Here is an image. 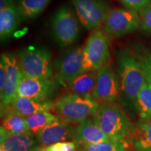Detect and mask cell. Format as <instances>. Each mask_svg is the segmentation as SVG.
Instances as JSON below:
<instances>
[{"instance_id": "6da1fadb", "label": "cell", "mask_w": 151, "mask_h": 151, "mask_svg": "<svg viewBox=\"0 0 151 151\" xmlns=\"http://www.w3.org/2000/svg\"><path fill=\"white\" fill-rule=\"evenodd\" d=\"M116 60L120 92L126 102L136 107L138 94L146 82L142 67L134 51L127 48L117 52Z\"/></svg>"}, {"instance_id": "7a4b0ae2", "label": "cell", "mask_w": 151, "mask_h": 151, "mask_svg": "<svg viewBox=\"0 0 151 151\" xmlns=\"http://www.w3.org/2000/svg\"><path fill=\"white\" fill-rule=\"evenodd\" d=\"M99 105L92 97L69 93L61 96L55 101L54 109L63 121L69 124H79L95 116Z\"/></svg>"}, {"instance_id": "3957f363", "label": "cell", "mask_w": 151, "mask_h": 151, "mask_svg": "<svg viewBox=\"0 0 151 151\" xmlns=\"http://www.w3.org/2000/svg\"><path fill=\"white\" fill-rule=\"evenodd\" d=\"M94 118L110 140L122 141L134 132L129 118L114 103L101 104Z\"/></svg>"}, {"instance_id": "277c9868", "label": "cell", "mask_w": 151, "mask_h": 151, "mask_svg": "<svg viewBox=\"0 0 151 151\" xmlns=\"http://www.w3.org/2000/svg\"><path fill=\"white\" fill-rule=\"evenodd\" d=\"M21 71L32 78H53L51 52L43 46L24 47L18 52Z\"/></svg>"}, {"instance_id": "5b68a950", "label": "cell", "mask_w": 151, "mask_h": 151, "mask_svg": "<svg viewBox=\"0 0 151 151\" xmlns=\"http://www.w3.org/2000/svg\"><path fill=\"white\" fill-rule=\"evenodd\" d=\"M52 37L62 48L69 46L80 37V22L72 7L62 6L55 13L51 20Z\"/></svg>"}, {"instance_id": "8992f818", "label": "cell", "mask_w": 151, "mask_h": 151, "mask_svg": "<svg viewBox=\"0 0 151 151\" xmlns=\"http://www.w3.org/2000/svg\"><path fill=\"white\" fill-rule=\"evenodd\" d=\"M83 48L76 46L66 49L53 61L56 80L67 85L83 70Z\"/></svg>"}, {"instance_id": "52a82bcc", "label": "cell", "mask_w": 151, "mask_h": 151, "mask_svg": "<svg viewBox=\"0 0 151 151\" xmlns=\"http://www.w3.org/2000/svg\"><path fill=\"white\" fill-rule=\"evenodd\" d=\"M84 71H98L108 62L109 48L107 38L101 29H94L83 50Z\"/></svg>"}, {"instance_id": "ba28073f", "label": "cell", "mask_w": 151, "mask_h": 151, "mask_svg": "<svg viewBox=\"0 0 151 151\" xmlns=\"http://www.w3.org/2000/svg\"><path fill=\"white\" fill-rule=\"evenodd\" d=\"M79 22L86 29H97L110 10L105 0H71Z\"/></svg>"}, {"instance_id": "9c48e42d", "label": "cell", "mask_w": 151, "mask_h": 151, "mask_svg": "<svg viewBox=\"0 0 151 151\" xmlns=\"http://www.w3.org/2000/svg\"><path fill=\"white\" fill-rule=\"evenodd\" d=\"M58 81L27 76L21 71L17 95L39 101H50L58 91Z\"/></svg>"}, {"instance_id": "30bf717a", "label": "cell", "mask_w": 151, "mask_h": 151, "mask_svg": "<svg viewBox=\"0 0 151 151\" xmlns=\"http://www.w3.org/2000/svg\"><path fill=\"white\" fill-rule=\"evenodd\" d=\"M103 24L107 34L120 37L140 27V17L138 13L129 9H112L107 13Z\"/></svg>"}, {"instance_id": "8fae6325", "label": "cell", "mask_w": 151, "mask_h": 151, "mask_svg": "<svg viewBox=\"0 0 151 151\" xmlns=\"http://www.w3.org/2000/svg\"><path fill=\"white\" fill-rule=\"evenodd\" d=\"M120 92V83L112 67L106 62L97 74V82L92 98L103 103H115Z\"/></svg>"}, {"instance_id": "7c38bea8", "label": "cell", "mask_w": 151, "mask_h": 151, "mask_svg": "<svg viewBox=\"0 0 151 151\" xmlns=\"http://www.w3.org/2000/svg\"><path fill=\"white\" fill-rule=\"evenodd\" d=\"M5 62L6 69V83L1 97V106H6L17 96L18 86L20 81L21 69L20 62L16 55L11 52H5L1 55Z\"/></svg>"}, {"instance_id": "4fadbf2b", "label": "cell", "mask_w": 151, "mask_h": 151, "mask_svg": "<svg viewBox=\"0 0 151 151\" xmlns=\"http://www.w3.org/2000/svg\"><path fill=\"white\" fill-rule=\"evenodd\" d=\"M76 128L61 119L48 124L36 135L41 146L47 147L55 143L66 141H73Z\"/></svg>"}, {"instance_id": "5bb4252c", "label": "cell", "mask_w": 151, "mask_h": 151, "mask_svg": "<svg viewBox=\"0 0 151 151\" xmlns=\"http://www.w3.org/2000/svg\"><path fill=\"white\" fill-rule=\"evenodd\" d=\"M109 141H110L109 138L99 127L94 117L79 123L76 128L73 142L76 144L78 148Z\"/></svg>"}, {"instance_id": "9a60e30c", "label": "cell", "mask_w": 151, "mask_h": 151, "mask_svg": "<svg viewBox=\"0 0 151 151\" xmlns=\"http://www.w3.org/2000/svg\"><path fill=\"white\" fill-rule=\"evenodd\" d=\"M39 144L37 138L32 134H21L0 128V149L4 151H30Z\"/></svg>"}, {"instance_id": "2e32d148", "label": "cell", "mask_w": 151, "mask_h": 151, "mask_svg": "<svg viewBox=\"0 0 151 151\" xmlns=\"http://www.w3.org/2000/svg\"><path fill=\"white\" fill-rule=\"evenodd\" d=\"M6 106L25 118L36 113L54 109V102L51 101H39L17 95Z\"/></svg>"}, {"instance_id": "e0dca14e", "label": "cell", "mask_w": 151, "mask_h": 151, "mask_svg": "<svg viewBox=\"0 0 151 151\" xmlns=\"http://www.w3.org/2000/svg\"><path fill=\"white\" fill-rule=\"evenodd\" d=\"M97 71H85L67 86L73 94L92 97L97 82Z\"/></svg>"}, {"instance_id": "ac0fdd59", "label": "cell", "mask_w": 151, "mask_h": 151, "mask_svg": "<svg viewBox=\"0 0 151 151\" xmlns=\"http://www.w3.org/2000/svg\"><path fill=\"white\" fill-rule=\"evenodd\" d=\"M21 20L16 4L0 11V37L1 40L9 38L18 27Z\"/></svg>"}, {"instance_id": "d6986e66", "label": "cell", "mask_w": 151, "mask_h": 151, "mask_svg": "<svg viewBox=\"0 0 151 151\" xmlns=\"http://www.w3.org/2000/svg\"><path fill=\"white\" fill-rule=\"evenodd\" d=\"M1 114L3 113L4 115L1 127L4 128L6 131L21 134H31L24 117L14 112L8 106H1Z\"/></svg>"}, {"instance_id": "ffe728a7", "label": "cell", "mask_w": 151, "mask_h": 151, "mask_svg": "<svg viewBox=\"0 0 151 151\" xmlns=\"http://www.w3.org/2000/svg\"><path fill=\"white\" fill-rule=\"evenodd\" d=\"M51 0H16L21 20L33 19L41 14Z\"/></svg>"}, {"instance_id": "44dd1931", "label": "cell", "mask_w": 151, "mask_h": 151, "mask_svg": "<svg viewBox=\"0 0 151 151\" xmlns=\"http://www.w3.org/2000/svg\"><path fill=\"white\" fill-rule=\"evenodd\" d=\"M134 146L137 151H151V118L140 120Z\"/></svg>"}, {"instance_id": "7402d4cb", "label": "cell", "mask_w": 151, "mask_h": 151, "mask_svg": "<svg viewBox=\"0 0 151 151\" xmlns=\"http://www.w3.org/2000/svg\"><path fill=\"white\" fill-rule=\"evenodd\" d=\"M60 118L54 116L49 111H43L25 118L28 129L34 135H37L39 132L48 124L60 120Z\"/></svg>"}, {"instance_id": "603a6c76", "label": "cell", "mask_w": 151, "mask_h": 151, "mask_svg": "<svg viewBox=\"0 0 151 151\" xmlns=\"http://www.w3.org/2000/svg\"><path fill=\"white\" fill-rule=\"evenodd\" d=\"M136 108L140 117V120L151 118V87L145 82L138 94Z\"/></svg>"}, {"instance_id": "cb8c5ba5", "label": "cell", "mask_w": 151, "mask_h": 151, "mask_svg": "<svg viewBox=\"0 0 151 151\" xmlns=\"http://www.w3.org/2000/svg\"><path fill=\"white\" fill-rule=\"evenodd\" d=\"M134 52L140 62L146 81L151 87V50L141 45H136Z\"/></svg>"}, {"instance_id": "d4e9b609", "label": "cell", "mask_w": 151, "mask_h": 151, "mask_svg": "<svg viewBox=\"0 0 151 151\" xmlns=\"http://www.w3.org/2000/svg\"><path fill=\"white\" fill-rule=\"evenodd\" d=\"M80 151H125L122 141L110 140L106 142L95 143L78 148Z\"/></svg>"}, {"instance_id": "484cf974", "label": "cell", "mask_w": 151, "mask_h": 151, "mask_svg": "<svg viewBox=\"0 0 151 151\" xmlns=\"http://www.w3.org/2000/svg\"><path fill=\"white\" fill-rule=\"evenodd\" d=\"M140 28L147 34H151V1L144 10L139 13Z\"/></svg>"}, {"instance_id": "4316f807", "label": "cell", "mask_w": 151, "mask_h": 151, "mask_svg": "<svg viewBox=\"0 0 151 151\" xmlns=\"http://www.w3.org/2000/svg\"><path fill=\"white\" fill-rule=\"evenodd\" d=\"M129 10L140 13L148 6L151 0H119Z\"/></svg>"}, {"instance_id": "83f0119b", "label": "cell", "mask_w": 151, "mask_h": 151, "mask_svg": "<svg viewBox=\"0 0 151 151\" xmlns=\"http://www.w3.org/2000/svg\"><path fill=\"white\" fill-rule=\"evenodd\" d=\"M77 146L73 141L55 143L46 147V151H77Z\"/></svg>"}, {"instance_id": "f1b7e54d", "label": "cell", "mask_w": 151, "mask_h": 151, "mask_svg": "<svg viewBox=\"0 0 151 151\" xmlns=\"http://www.w3.org/2000/svg\"><path fill=\"white\" fill-rule=\"evenodd\" d=\"M6 69L5 62L1 57L0 60V94L2 93L6 83Z\"/></svg>"}, {"instance_id": "f546056e", "label": "cell", "mask_w": 151, "mask_h": 151, "mask_svg": "<svg viewBox=\"0 0 151 151\" xmlns=\"http://www.w3.org/2000/svg\"><path fill=\"white\" fill-rule=\"evenodd\" d=\"M15 4L14 0H0V11Z\"/></svg>"}, {"instance_id": "4dcf8cb0", "label": "cell", "mask_w": 151, "mask_h": 151, "mask_svg": "<svg viewBox=\"0 0 151 151\" xmlns=\"http://www.w3.org/2000/svg\"><path fill=\"white\" fill-rule=\"evenodd\" d=\"M30 151H46V147L37 146V147L34 148L32 150H31Z\"/></svg>"}, {"instance_id": "1f68e13d", "label": "cell", "mask_w": 151, "mask_h": 151, "mask_svg": "<svg viewBox=\"0 0 151 151\" xmlns=\"http://www.w3.org/2000/svg\"><path fill=\"white\" fill-rule=\"evenodd\" d=\"M0 151H4V150H1V149H0Z\"/></svg>"}]
</instances>
